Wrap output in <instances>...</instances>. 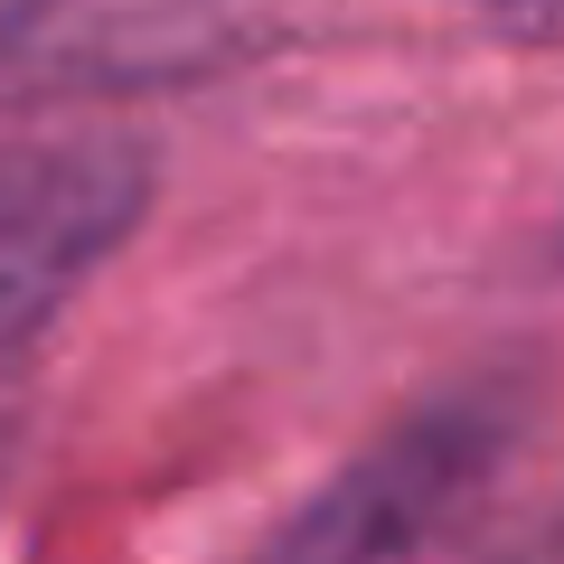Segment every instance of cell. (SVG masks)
Segmentation results:
<instances>
[{
	"label": "cell",
	"mask_w": 564,
	"mask_h": 564,
	"mask_svg": "<svg viewBox=\"0 0 564 564\" xmlns=\"http://www.w3.org/2000/svg\"><path fill=\"white\" fill-rule=\"evenodd\" d=\"M151 170L113 141H10L0 151V348L132 236Z\"/></svg>",
	"instance_id": "1"
},
{
	"label": "cell",
	"mask_w": 564,
	"mask_h": 564,
	"mask_svg": "<svg viewBox=\"0 0 564 564\" xmlns=\"http://www.w3.org/2000/svg\"><path fill=\"white\" fill-rule=\"evenodd\" d=\"M489 462H499V414L443 404L377 443L358 470H339L254 564H414V545L489 480Z\"/></svg>",
	"instance_id": "2"
},
{
	"label": "cell",
	"mask_w": 564,
	"mask_h": 564,
	"mask_svg": "<svg viewBox=\"0 0 564 564\" xmlns=\"http://www.w3.org/2000/svg\"><path fill=\"white\" fill-rule=\"evenodd\" d=\"M180 57H198L180 0H0V104L180 76Z\"/></svg>",
	"instance_id": "3"
},
{
	"label": "cell",
	"mask_w": 564,
	"mask_h": 564,
	"mask_svg": "<svg viewBox=\"0 0 564 564\" xmlns=\"http://www.w3.org/2000/svg\"><path fill=\"white\" fill-rule=\"evenodd\" d=\"M470 10H489V20H499V29H518V39L564 47V0H470Z\"/></svg>",
	"instance_id": "4"
},
{
	"label": "cell",
	"mask_w": 564,
	"mask_h": 564,
	"mask_svg": "<svg viewBox=\"0 0 564 564\" xmlns=\"http://www.w3.org/2000/svg\"><path fill=\"white\" fill-rule=\"evenodd\" d=\"M508 564H564V545H536V555H508Z\"/></svg>",
	"instance_id": "5"
},
{
	"label": "cell",
	"mask_w": 564,
	"mask_h": 564,
	"mask_svg": "<svg viewBox=\"0 0 564 564\" xmlns=\"http://www.w3.org/2000/svg\"><path fill=\"white\" fill-rule=\"evenodd\" d=\"M0 462H10V414H0Z\"/></svg>",
	"instance_id": "6"
}]
</instances>
